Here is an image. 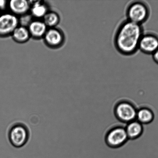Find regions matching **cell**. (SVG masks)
Segmentation results:
<instances>
[{
	"instance_id": "5b68a950",
	"label": "cell",
	"mask_w": 158,
	"mask_h": 158,
	"mask_svg": "<svg viewBox=\"0 0 158 158\" xmlns=\"http://www.w3.org/2000/svg\"><path fill=\"white\" fill-rule=\"evenodd\" d=\"M9 137L11 143L16 148H21L28 142L29 132L27 127L21 123L16 124L9 131Z\"/></svg>"
},
{
	"instance_id": "9a60e30c",
	"label": "cell",
	"mask_w": 158,
	"mask_h": 158,
	"mask_svg": "<svg viewBox=\"0 0 158 158\" xmlns=\"http://www.w3.org/2000/svg\"><path fill=\"white\" fill-rule=\"evenodd\" d=\"M43 21L48 28L55 27L60 22L58 14L55 12L48 11L43 18Z\"/></svg>"
},
{
	"instance_id": "2e32d148",
	"label": "cell",
	"mask_w": 158,
	"mask_h": 158,
	"mask_svg": "<svg viewBox=\"0 0 158 158\" xmlns=\"http://www.w3.org/2000/svg\"><path fill=\"white\" fill-rule=\"evenodd\" d=\"M32 18L33 17L31 14L28 13L20 16L19 18H18L19 25L28 27L33 21Z\"/></svg>"
},
{
	"instance_id": "ba28073f",
	"label": "cell",
	"mask_w": 158,
	"mask_h": 158,
	"mask_svg": "<svg viewBox=\"0 0 158 158\" xmlns=\"http://www.w3.org/2000/svg\"><path fill=\"white\" fill-rule=\"evenodd\" d=\"M43 38L46 45L52 48L60 47L64 40L63 34L55 27L48 28Z\"/></svg>"
},
{
	"instance_id": "7a4b0ae2",
	"label": "cell",
	"mask_w": 158,
	"mask_h": 158,
	"mask_svg": "<svg viewBox=\"0 0 158 158\" xmlns=\"http://www.w3.org/2000/svg\"><path fill=\"white\" fill-rule=\"evenodd\" d=\"M127 19L142 25L149 18L151 10L147 3L142 1H135L130 3L126 9Z\"/></svg>"
},
{
	"instance_id": "277c9868",
	"label": "cell",
	"mask_w": 158,
	"mask_h": 158,
	"mask_svg": "<svg viewBox=\"0 0 158 158\" xmlns=\"http://www.w3.org/2000/svg\"><path fill=\"white\" fill-rule=\"evenodd\" d=\"M124 127H113L107 132L105 137L106 144L112 148H118L124 145L128 140Z\"/></svg>"
},
{
	"instance_id": "8fae6325",
	"label": "cell",
	"mask_w": 158,
	"mask_h": 158,
	"mask_svg": "<svg viewBox=\"0 0 158 158\" xmlns=\"http://www.w3.org/2000/svg\"><path fill=\"white\" fill-rule=\"evenodd\" d=\"M128 139L135 140L139 138L143 134V125L135 120L127 124L125 127Z\"/></svg>"
},
{
	"instance_id": "3957f363",
	"label": "cell",
	"mask_w": 158,
	"mask_h": 158,
	"mask_svg": "<svg viewBox=\"0 0 158 158\" xmlns=\"http://www.w3.org/2000/svg\"><path fill=\"white\" fill-rule=\"evenodd\" d=\"M137 109L131 102L123 100L116 104L114 111L116 118L119 121L127 124L136 120Z\"/></svg>"
},
{
	"instance_id": "6da1fadb",
	"label": "cell",
	"mask_w": 158,
	"mask_h": 158,
	"mask_svg": "<svg viewBox=\"0 0 158 158\" xmlns=\"http://www.w3.org/2000/svg\"><path fill=\"white\" fill-rule=\"evenodd\" d=\"M144 33L142 25L132 22L127 19L119 25L114 38L116 49L121 55L130 56L139 50V44Z\"/></svg>"
},
{
	"instance_id": "e0dca14e",
	"label": "cell",
	"mask_w": 158,
	"mask_h": 158,
	"mask_svg": "<svg viewBox=\"0 0 158 158\" xmlns=\"http://www.w3.org/2000/svg\"><path fill=\"white\" fill-rule=\"evenodd\" d=\"M8 6L7 1L5 0H1L0 1V10H3L6 8Z\"/></svg>"
},
{
	"instance_id": "8992f818",
	"label": "cell",
	"mask_w": 158,
	"mask_h": 158,
	"mask_svg": "<svg viewBox=\"0 0 158 158\" xmlns=\"http://www.w3.org/2000/svg\"><path fill=\"white\" fill-rule=\"evenodd\" d=\"M139 49L143 53L152 55L158 49V35L152 32H144L141 38Z\"/></svg>"
},
{
	"instance_id": "7c38bea8",
	"label": "cell",
	"mask_w": 158,
	"mask_h": 158,
	"mask_svg": "<svg viewBox=\"0 0 158 158\" xmlns=\"http://www.w3.org/2000/svg\"><path fill=\"white\" fill-rule=\"evenodd\" d=\"M31 6V15L33 18L37 19L43 18L49 11L46 3L42 1H29Z\"/></svg>"
},
{
	"instance_id": "5bb4252c",
	"label": "cell",
	"mask_w": 158,
	"mask_h": 158,
	"mask_svg": "<svg viewBox=\"0 0 158 158\" xmlns=\"http://www.w3.org/2000/svg\"><path fill=\"white\" fill-rule=\"evenodd\" d=\"M11 35L13 40L19 43L26 42L31 37L28 27L19 25L15 29Z\"/></svg>"
},
{
	"instance_id": "52a82bcc",
	"label": "cell",
	"mask_w": 158,
	"mask_h": 158,
	"mask_svg": "<svg viewBox=\"0 0 158 158\" xmlns=\"http://www.w3.org/2000/svg\"><path fill=\"white\" fill-rule=\"evenodd\" d=\"M19 25L18 16L12 13H6L0 15V36L11 35Z\"/></svg>"
},
{
	"instance_id": "9c48e42d",
	"label": "cell",
	"mask_w": 158,
	"mask_h": 158,
	"mask_svg": "<svg viewBox=\"0 0 158 158\" xmlns=\"http://www.w3.org/2000/svg\"><path fill=\"white\" fill-rule=\"evenodd\" d=\"M11 13L16 16H21L30 10L31 4L26 0H11L8 3Z\"/></svg>"
},
{
	"instance_id": "ac0fdd59",
	"label": "cell",
	"mask_w": 158,
	"mask_h": 158,
	"mask_svg": "<svg viewBox=\"0 0 158 158\" xmlns=\"http://www.w3.org/2000/svg\"><path fill=\"white\" fill-rule=\"evenodd\" d=\"M153 60L158 64V49L152 55Z\"/></svg>"
},
{
	"instance_id": "30bf717a",
	"label": "cell",
	"mask_w": 158,
	"mask_h": 158,
	"mask_svg": "<svg viewBox=\"0 0 158 158\" xmlns=\"http://www.w3.org/2000/svg\"><path fill=\"white\" fill-rule=\"evenodd\" d=\"M31 37L35 39L43 38L48 29L43 21L33 20L28 26Z\"/></svg>"
},
{
	"instance_id": "4fadbf2b",
	"label": "cell",
	"mask_w": 158,
	"mask_h": 158,
	"mask_svg": "<svg viewBox=\"0 0 158 158\" xmlns=\"http://www.w3.org/2000/svg\"><path fill=\"white\" fill-rule=\"evenodd\" d=\"M154 117V112L149 108L143 107L137 109L136 120L143 125L152 123Z\"/></svg>"
}]
</instances>
